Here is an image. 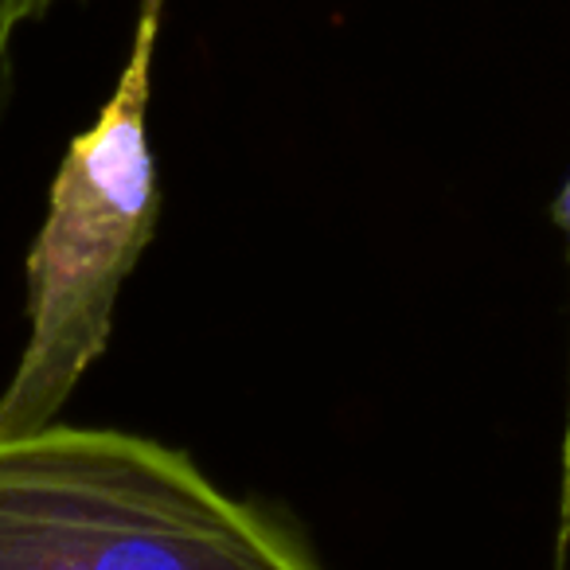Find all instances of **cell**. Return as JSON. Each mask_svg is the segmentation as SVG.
Listing matches in <instances>:
<instances>
[{
	"label": "cell",
	"instance_id": "cell-1",
	"mask_svg": "<svg viewBox=\"0 0 570 570\" xmlns=\"http://www.w3.org/2000/svg\"><path fill=\"white\" fill-rule=\"evenodd\" d=\"M0 570H325L184 450L110 426L0 438Z\"/></svg>",
	"mask_w": 570,
	"mask_h": 570
},
{
	"label": "cell",
	"instance_id": "cell-3",
	"mask_svg": "<svg viewBox=\"0 0 570 570\" xmlns=\"http://www.w3.org/2000/svg\"><path fill=\"white\" fill-rule=\"evenodd\" d=\"M56 9V0H0V118L12 102V75H17V36Z\"/></svg>",
	"mask_w": 570,
	"mask_h": 570
},
{
	"label": "cell",
	"instance_id": "cell-2",
	"mask_svg": "<svg viewBox=\"0 0 570 570\" xmlns=\"http://www.w3.org/2000/svg\"><path fill=\"white\" fill-rule=\"evenodd\" d=\"M165 0H141L110 102L63 153L28 254V344L0 391V438L56 422L114 333L121 282L157 230L160 173L149 145V75Z\"/></svg>",
	"mask_w": 570,
	"mask_h": 570
},
{
	"label": "cell",
	"instance_id": "cell-4",
	"mask_svg": "<svg viewBox=\"0 0 570 570\" xmlns=\"http://www.w3.org/2000/svg\"><path fill=\"white\" fill-rule=\"evenodd\" d=\"M562 547H567V528H559V543H554V570H562Z\"/></svg>",
	"mask_w": 570,
	"mask_h": 570
}]
</instances>
